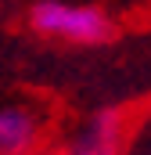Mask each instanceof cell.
I'll return each instance as SVG.
<instances>
[{
    "instance_id": "1",
    "label": "cell",
    "mask_w": 151,
    "mask_h": 155,
    "mask_svg": "<svg viewBox=\"0 0 151 155\" xmlns=\"http://www.w3.org/2000/svg\"><path fill=\"white\" fill-rule=\"evenodd\" d=\"M33 29L40 36L61 40V43H79V47H94L112 36V18L101 7L90 4H65V0H43L29 15Z\"/></svg>"
},
{
    "instance_id": "2",
    "label": "cell",
    "mask_w": 151,
    "mask_h": 155,
    "mask_svg": "<svg viewBox=\"0 0 151 155\" xmlns=\"http://www.w3.org/2000/svg\"><path fill=\"white\" fill-rule=\"evenodd\" d=\"M122 137H126V119L115 108L94 112L83 123V130L72 137L65 155H122Z\"/></svg>"
},
{
    "instance_id": "3",
    "label": "cell",
    "mask_w": 151,
    "mask_h": 155,
    "mask_svg": "<svg viewBox=\"0 0 151 155\" xmlns=\"http://www.w3.org/2000/svg\"><path fill=\"white\" fill-rule=\"evenodd\" d=\"M36 116L25 108H0V155H22L36 144Z\"/></svg>"
},
{
    "instance_id": "4",
    "label": "cell",
    "mask_w": 151,
    "mask_h": 155,
    "mask_svg": "<svg viewBox=\"0 0 151 155\" xmlns=\"http://www.w3.org/2000/svg\"><path fill=\"white\" fill-rule=\"evenodd\" d=\"M148 155H151V152H148Z\"/></svg>"
}]
</instances>
